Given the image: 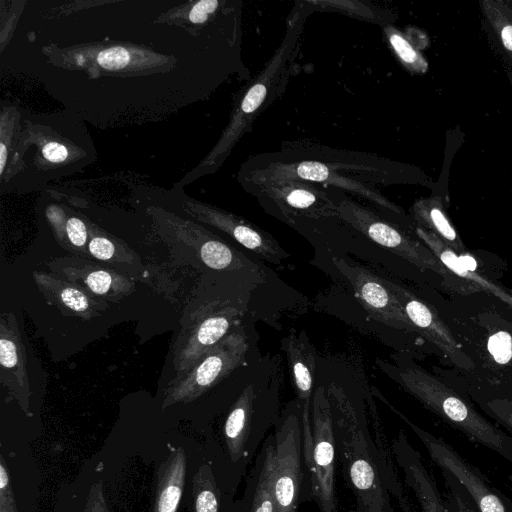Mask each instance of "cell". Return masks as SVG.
Instances as JSON below:
<instances>
[{
    "label": "cell",
    "instance_id": "1",
    "mask_svg": "<svg viewBox=\"0 0 512 512\" xmlns=\"http://www.w3.org/2000/svg\"><path fill=\"white\" fill-rule=\"evenodd\" d=\"M337 460L354 497V512H414L373 406V431L364 410L336 384L326 389Z\"/></svg>",
    "mask_w": 512,
    "mask_h": 512
},
{
    "label": "cell",
    "instance_id": "2",
    "mask_svg": "<svg viewBox=\"0 0 512 512\" xmlns=\"http://www.w3.org/2000/svg\"><path fill=\"white\" fill-rule=\"evenodd\" d=\"M379 366L450 426L512 464V437L482 416L466 396L413 363Z\"/></svg>",
    "mask_w": 512,
    "mask_h": 512
},
{
    "label": "cell",
    "instance_id": "3",
    "mask_svg": "<svg viewBox=\"0 0 512 512\" xmlns=\"http://www.w3.org/2000/svg\"><path fill=\"white\" fill-rule=\"evenodd\" d=\"M278 418L273 406L259 401L253 385L246 386L231 405L221 428L225 488L234 495Z\"/></svg>",
    "mask_w": 512,
    "mask_h": 512
},
{
    "label": "cell",
    "instance_id": "4",
    "mask_svg": "<svg viewBox=\"0 0 512 512\" xmlns=\"http://www.w3.org/2000/svg\"><path fill=\"white\" fill-rule=\"evenodd\" d=\"M305 459L310 482V501L320 512H339L335 494L336 444L326 389L312 395L311 411L302 410Z\"/></svg>",
    "mask_w": 512,
    "mask_h": 512
},
{
    "label": "cell",
    "instance_id": "5",
    "mask_svg": "<svg viewBox=\"0 0 512 512\" xmlns=\"http://www.w3.org/2000/svg\"><path fill=\"white\" fill-rule=\"evenodd\" d=\"M274 512H298L310 501V482L305 459L302 409L294 403L278 418L274 430Z\"/></svg>",
    "mask_w": 512,
    "mask_h": 512
},
{
    "label": "cell",
    "instance_id": "6",
    "mask_svg": "<svg viewBox=\"0 0 512 512\" xmlns=\"http://www.w3.org/2000/svg\"><path fill=\"white\" fill-rule=\"evenodd\" d=\"M248 351V342L241 327L233 328L196 365L177 375L166 387L162 408L190 403L216 386L240 366Z\"/></svg>",
    "mask_w": 512,
    "mask_h": 512
},
{
    "label": "cell",
    "instance_id": "7",
    "mask_svg": "<svg viewBox=\"0 0 512 512\" xmlns=\"http://www.w3.org/2000/svg\"><path fill=\"white\" fill-rule=\"evenodd\" d=\"M378 397L414 432L425 447L430 459L459 481L477 512H512V502L501 494L478 468L468 462L442 438L412 422L387 402L382 395L378 394Z\"/></svg>",
    "mask_w": 512,
    "mask_h": 512
},
{
    "label": "cell",
    "instance_id": "8",
    "mask_svg": "<svg viewBox=\"0 0 512 512\" xmlns=\"http://www.w3.org/2000/svg\"><path fill=\"white\" fill-rule=\"evenodd\" d=\"M240 311L221 303H209L183 324L173 347L176 376L196 365L236 324Z\"/></svg>",
    "mask_w": 512,
    "mask_h": 512
},
{
    "label": "cell",
    "instance_id": "9",
    "mask_svg": "<svg viewBox=\"0 0 512 512\" xmlns=\"http://www.w3.org/2000/svg\"><path fill=\"white\" fill-rule=\"evenodd\" d=\"M333 262L373 319L399 330L419 333L385 279L343 258H334Z\"/></svg>",
    "mask_w": 512,
    "mask_h": 512
},
{
    "label": "cell",
    "instance_id": "10",
    "mask_svg": "<svg viewBox=\"0 0 512 512\" xmlns=\"http://www.w3.org/2000/svg\"><path fill=\"white\" fill-rule=\"evenodd\" d=\"M49 270L106 302L118 303L131 295L136 282L113 268L77 256L57 257L47 262Z\"/></svg>",
    "mask_w": 512,
    "mask_h": 512
},
{
    "label": "cell",
    "instance_id": "11",
    "mask_svg": "<svg viewBox=\"0 0 512 512\" xmlns=\"http://www.w3.org/2000/svg\"><path fill=\"white\" fill-rule=\"evenodd\" d=\"M0 367V383L10 399L15 400L27 416H32L26 349L12 312H3L0 316Z\"/></svg>",
    "mask_w": 512,
    "mask_h": 512
},
{
    "label": "cell",
    "instance_id": "12",
    "mask_svg": "<svg viewBox=\"0 0 512 512\" xmlns=\"http://www.w3.org/2000/svg\"><path fill=\"white\" fill-rule=\"evenodd\" d=\"M480 337L472 335V340L458 342L472 363V370L478 365L479 371L489 380L503 381L512 375V323L488 324V329ZM471 370V371H472Z\"/></svg>",
    "mask_w": 512,
    "mask_h": 512
},
{
    "label": "cell",
    "instance_id": "13",
    "mask_svg": "<svg viewBox=\"0 0 512 512\" xmlns=\"http://www.w3.org/2000/svg\"><path fill=\"white\" fill-rule=\"evenodd\" d=\"M386 284L396 295L407 317L418 332L442 350L452 363L466 371H471V360L440 316L425 302L398 284L389 281H386Z\"/></svg>",
    "mask_w": 512,
    "mask_h": 512
},
{
    "label": "cell",
    "instance_id": "14",
    "mask_svg": "<svg viewBox=\"0 0 512 512\" xmlns=\"http://www.w3.org/2000/svg\"><path fill=\"white\" fill-rule=\"evenodd\" d=\"M162 227L170 242L176 240L177 244L192 248L196 258L208 268L231 271L246 265L243 256L194 223L174 217L165 219Z\"/></svg>",
    "mask_w": 512,
    "mask_h": 512
},
{
    "label": "cell",
    "instance_id": "15",
    "mask_svg": "<svg viewBox=\"0 0 512 512\" xmlns=\"http://www.w3.org/2000/svg\"><path fill=\"white\" fill-rule=\"evenodd\" d=\"M390 446L403 482L412 491L421 512H449L434 477L406 434L399 431Z\"/></svg>",
    "mask_w": 512,
    "mask_h": 512
},
{
    "label": "cell",
    "instance_id": "16",
    "mask_svg": "<svg viewBox=\"0 0 512 512\" xmlns=\"http://www.w3.org/2000/svg\"><path fill=\"white\" fill-rule=\"evenodd\" d=\"M32 277L45 301L64 316L91 320L108 308V302L51 271H34Z\"/></svg>",
    "mask_w": 512,
    "mask_h": 512
},
{
    "label": "cell",
    "instance_id": "17",
    "mask_svg": "<svg viewBox=\"0 0 512 512\" xmlns=\"http://www.w3.org/2000/svg\"><path fill=\"white\" fill-rule=\"evenodd\" d=\"M183 207L197 220L221 229L267 261L279 263L285 256L284 251L271 237L228 214L193 201L184 202Z\"/></svg>",
    "mask_w": 512,
    "mask_h": 512
},
{
    "label": "cell",
    "instance_id": "18",
    "mask_svg": "<svg viewBox=\"0 0 512 512\" xmlns=\"http://www.w3.org/2000/svg\"><path fill=\"white\" fill-rule=\"evenodd\" d=\"M274 434L268 435L245 478V488L236 500V512H274Z\"/></svg>",
    "mask_w": 512,
    "mask_h": 512
},
{
    "label": "cell",
    "instance_id": "19",
    "mask_svg": "<svg viewBox=\"0 0 512 512\" xmlns=\"http://www.w3.org/2000/svg\"><path fill=\"white\" fill-rule=\"evenodd\" d=\"M88 225V254L90 259L103 263L133 281L144 282L149 276L139 255L123 240L86 219Z\"/></svg>",
    "mask_w": 512,
    "mask_h": 512
},
{
    "label": "cell",
    "instance_id": "20",
    "mask_svg": "<svg viewBox=\"0 0 512 512\" xmlns=\"http://www.w3.org/2000/svg\"><path fill=\"white\" fill-rule=\"evenodd\" d=\"M357 224L371 240L415 266L440 275L450 273L426 246L407 237L396 228L373 219H362Z\"/></svg>",
    "mask_w": 512,
    "mask_h": 512
},
{
    "label": "cell",
    "instance_id": "21",
    "mask_svg": "<svg viewBox=\"0 0 512 512\" xmlns=\"http://www.w3.org/2000/svg\"><path fill=\"white\" fill-rule=\"evenodd\" d=\"M190 512H236L233 495L224 488L210 462L202 464L193 476Z\"/></svg>",
    "mask_w": 512,
    "mask_h": 512
},
{
    "label": "cell",
    "instance_id": "22",
    "mask_svg": "<svg viewBox=\"0 0 512 512\" xmlns=\"http://www.w3.org/2000/svg\"><path fill=\"white\" fill-rule=\"evenodd\" d=\"M289 363L294 390L301 406L311 405L315 372V351L304 334H290L282 341Z\"/></svg>",
    "mask_w": 512,
    "mask_h": 512
},
{
    "label": "cell",
    "instance_id": "23",
    "mask_svg": "<svg viewBox=\"0 0 512 512\" xmlns=\"http://www.w3.org/2000/svg\"><path fill=\"white\" fill-rule=\"evenodd\" d=\"M186 454L175 449L159 466L152 512H177L186 476Z\"/></svg>",
    "mask_w": 512,
    "mask_h": 512
},
{
    "label": "cell",
    "instance_id": "24",
    "mask_svg": "<svg viewBox=\"0 0 512 512\" xmlns=\"http://www.w3.org/2000/svg\"><path fill=\"white\" fill-rule=\"evenodd\" d=\"M46 215L57 243L73 256L90 259L86 218L57 206L50 207Z\"/></svg>",
    "mask_w": 512,
    "mask_h": 512
},
{
    "label": "cell",
    "instance_id": "25",
    "mask_svg": "<svg viewBox=\"0 0 512 512\" xmlns=\"http://www.w3.org/2000/svg\"><path fill=\"white\" fill-rule=\"evenodd\" d=\"M419 238L424 242L425 246L433 253L440 263L450 272L472 283L478 290H490L501 298L504 292L498 291L497 287L492 286L488 280L484 279L478 273L468 271L460 261L459 255L448 247L437 235L430 230L423 228L417 229Z\"/></svg>",
    "mask_w": 512,
    "mask_h": 512
},
{
    "label": "cell",
    "instance_id": "26",
    "mask_svg": "<svg viewBox=\"0 0 512 512\" xmlns=\"http://www.w3.org/2000/svg\"><path fill=\"white\" fill-rule=\"evenodd\" d=\"M420 215L432 230L431 232L437 235L448 247L458 255L466 252L464 244L439 204L433 203L426 206Z\"/></svg>",
    "mask_w": 512,
    "mask_h": 512
},
{
    "label": "cell",
    "instance_id": "27",
    "mask_svg": "<svg viewBox=\"0 0 512 512\" xmlns=\"http://www.w3.org/2000/svg\"><path fill=\"white\" fill-rule=\"evenodd\" d=\"M40 168H64L72 167V159L78 157L79 153H73L72 144L63 136H48L40 144Z\"/></svg>",
    "mask_w": 512,
    "mask_h": 512
},
{
    "label": "cell",
    "instance_id": "28",
    "mask_svg": "<svg viewBox=\"0 0 512 512\" xmlns=\"http://www.w3.org/2000/svg\"><path fill=\"white\" fill-rule=\"evenodd\" d=\"M480 408L512 435V397L491 396L474 399Z\"/></svg>",
    "mask_w": 512,
    "mask_h": 512
},
{
    "label": "cell",
    "instance_id": "29",
    "mask_svg": "<svg viewBox=\"0 0 512 512\" xmlns=\"http://www.w3.org/2000/svg\"><path fill=\"white\" fill-rule=\"evenodd\" d=\"M130 61V54L124 47H111L97 54V64L106 70H120Z\"/></svg>",
    "mask_w": 512,
    "mask_h": 512
},
{
    "label": "cell",
    "instance_id": "30",
    "mask_svg": "<svg viewBox=\"0 0 512 512\" xmlns=\"http://www.w3.org/2000/svg\"><path fill=\"white\" fill-rule=\"evenodd\" d=\"M0 512H18L12 492L10 473L2 456L0 459Z\"/></svg>",
    "mask_w": 512,
    "mask_h": 512
},
{
    "label": "cell",
    "instance_id": "31",
    "mask_svg": "<svg viewBox=\"0 0 512 512\" xmlns=\"http://www.w3.org/2000/svg\"><path fill=\"white\" fill-rule=\"evenodd\" d=\"M297 174L303 179L321 182L328 178L329 170L319 162H303L298 166Z\"/></svg>",
    "mask_w": 512,
    "mask_h": 512
},
{
    "label": "cell",
    "instance_id": "32",
    "mask_svg": "<svg viewBox=\"0 0 512 512\" xmlns=\"http://www.w3.org/2000/svg\"><path fill=\"white\" fill-rule=\"evenodd\" d=\"M84 512H110L105 501L101 482L92 485Z\"/></svg>",
    "mask_w": 512,
    "mask_h": 512
},
{
    "label": "cell",
    "instance_id": "33",
    "mask_svg": "<svg viewBox=\"0 0 512 512\" xmlns=\"http://www.w3.org/2000/svg\"><path fill=\"white\" fill-rule=\"evenodd\" d=\"M218 4L217 0H201L193 5L188 14V19L194 24L204 23L208 15L216 10Z\"/></svg>",
    "mask_w": 512,
    "mask_h": 512
},
{
    "label": "cell",
    "instance_id": "34",
    "mask_svg": "<svg viewBox=\"0 0 512 512\" xmlns=\"http://www.w3.org/2000/svg\"><path fill=\"white\" fill-rule=\"evenodd\" d=\"M390 43L405 63L414 64L417 62V52L402 36L396 33L392 34L390 36Z\"/></svg>",
    "mask_w": 512,
    "mask_h": 512
},
{
    "label": "cell",
    "instance_id": "35",
    "mask_svg": "<svg viewBox=\"0 0 512 512\" xmlns=\"http://www.w3.org/2000/svg\"><path fill=\"white\" fill-rule=\"evenodd\" d=\"M266 95V87L263 84L254 85L242 101V110L246 113L255 111Z\"/></svg>",
    "mask_w": 512,
    "mask_h": 512
},
{
    "label": "cell",
    "instance_id": "36",
    "mask_svg": "<svg viewBox=\"0 0 512 512\" xmlns=\"http://www.w3.org/2000/svg\"><path fill=\"white\" fill-rule=\"evenodd\" d=\"M286 201L290 206L294 208L306 209L315 203L316 198L311 192L307 190L297 189L291 191L287 195Z\"/></svg>",
    "mask_w": 512,
    "mask_h": 512
},
{
    "label": "cell",
    "instance_id": "37",
    "mask_svg": "<svg viewBox=\"0 0 512 512\" xmlns=\"http://www.w3.org/2000/svg\"><path fill=\"white\" fill-rule=\"evenodd\" d=\"M500 36L504 47L512 52V24L503 25L500 30Z\"/></svg>",
    "mask_w": 512,
    "mask_h": 512
}]
</instances>
